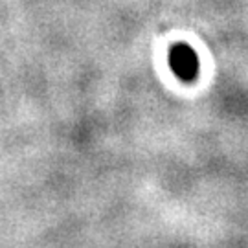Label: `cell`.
Wrapping results in <instances>:
<instances>
[{
	"label": "cell",
	"mask_w": 248,
	"mask_h": 248,
	"mask_svg": "<svg viewBox=\"0 0 248 248\" xmlns=\"http://www.w3.org/2000/svg\"><path fill=\"white\" fill-rule=\"evenodd\" d=\"M169 68L184 83H193L199 78V57L186 43H177L169 48Z\"/></svg>",
	"instance_id": "6da1fadb"
}]
</instances>
